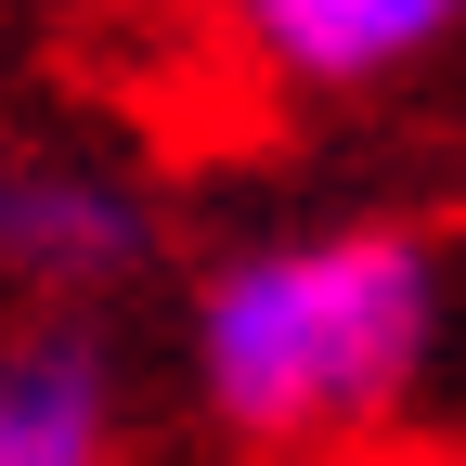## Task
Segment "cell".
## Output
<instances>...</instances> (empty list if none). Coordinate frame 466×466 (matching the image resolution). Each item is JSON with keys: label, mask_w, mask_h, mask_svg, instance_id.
<instances>
[{"label": "cell", "mask_w": 466, "mask_h": 466, "mask_svg": "<svg viewBox=\"0 0 466 466\" xmlns=\"http://www.w3.org/2000/svg\"><path fill=\"white\" fill-rule=\"evenodd\" d=\"M441 350V259L415 233L247 247L195 299V389L247 453H311L415 401Z\"/></svg>", "instance_id": "6da1fadb"}, {"label": "cell", "mask_w": 466, "mask_h": 466, "mask_svg": "<svg viewBox=\"0 0 466 466\" xmlns=\"http://www.w3.org/2000/svg\"><path fill=\"white\" fill-rule=\"evenodd\" d=\"M143 259V208L91 168H0V272L26 285H116Z\"/></svg>", "instance_id": "277c9868"}, {"label": "cell", "mask_w": 466, "mask_h": 466, "mask_svg": "<svg viewBox=\"0 0 466 466\" xmlns=\"http://www.w3.org/2000/svg\"><path fill=\"white\" fill-rule=\"evenodd\" d=\"M0 466H116V376L78 324L0 350Z\"/></svg>", "instance_id": "3957f363"}, {"label": "cell", "mask_w": 466, "mask_h": 466, "mask_svg": "<svg viewBox=\"0 0 466 466\" xmlns=\"http://www.w3.org/2000/svg\"><path fill=\"white\" fill-rule=\"evenodd\" d=\"M233 26H247L259 66L311 78V91H363L389 66H415L466 26V0H233Z\"/></svg>", "instance_id": "7a4b0ae2"}]
</instances>
